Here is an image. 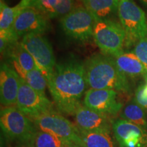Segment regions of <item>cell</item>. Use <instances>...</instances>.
<instances>
[{"label":"cell","instance_id":"cell-1","mask_svg":"<svg viewBox=\"0 0 147 147\" xmlns=\"http://www.w3.org/2000/svg\"><path fill=\"white\" fill-rule=\"evenodd\" d=\"M48 88L58 111L65 115H74L87 87L84 63L72 58L57 63L47 77Z\"/></svg>","mask_w":147,"mask_h":147},{"label":"cell","instance_id":"cell-18","mask_svg":"<svg viewBox=\"0 0 147 147\" xmlns=\"http://www.w3.org/2000/svg\"><path fill=\"white\" fill-rule=\"evenodd\" d=\"M3 55L8 56L12 60V62L17 63L25 71H29L38 68L34 59L21 42H15L9 46Z\"/></svg>","mask_w":147,"mask_h":147},{"label":"cell","instance_id":"cell-21","mask_svg":"<svg viewBox=\"0 0 147 147\" xmlns=\"http://www.w3.org/2000/svg\"><path fill=\"white\" fill-rule=\"evenodd\" d=\"M81 147H117L112 132H87L80 131Z\"/></svg>","mask_w":147,"mask_h":147},{"label":"cell","instance_id":"cell-13","mask_svg":"<svg viewBox=\"0 0 147 147\" xmlns=\"http://www.w3.org/2000/svg\"><path fill=\"white\" fill-rule=\"evenodd\" d=\"M75 125L80 131L112 132L113 121L109 116L80 106L74 115Z\"/></svg>","mask_w":147,"mask_h":147},{"label":"cell","instance_id":"cell-23","mask_svg":"<svg viewBox=\"0 0 147 147\" xmlns=\"http://www.w3.org/2000/svg\"><path fill=\"white\" fill-rule=\"evenodd\" d=\"M75 8V0H60L59 3L49 18H57L61 19L63 16L70 13Z\"/></svg>","mask_w":147,"mask_h":147},{"label":"cell","instance_id":"cell-16","mask_svg":"<svg viewBox=\"0 0 147 147\" xmlns=\"http://www.w3.org/2000/svg\"><path fill=\"white\" fill-rule=\"evenodd\" d=\"M119 69L129 78H145L147 70L134 52H126L113 57Z\"/></svg>","mask_w":147,"mask_h":147},{"label":"cell","instance_id":"cell-3","mask_svg":"<svg viewBox=\"0 0 147 147\" xmlns=\"http://www.w3.org/2000/svg\"><path fill=\"white\" fill-rule=\"evenodd\" d=\"M0 125L7 138L16 143H34L39 130L28 117L13 106L1 110Z\"/></svg>","mask_w":147,"mask_h":147},{"label":"cell","instance_id":"cell-8","mask_svg":"<svg viewBox=\"0 0 147 147\" xmlns=\"http://www.w3.org/2000/svg\"><path fill=\"white\" fill-rule=\"evenodd\" d=\"M16 106L29 119L55 112L54 105L46 95L33 89L21 77Z\"/></svg>","mask_w":147,"mask_h":147},{"label":"cell","instance_id":"cell-25","mask_svg":"<svg viewBox=\"0 0 147 147\" xmlns=\"http://www.w3.org/2000/svg\"><path fill=\"white\" fill-rule=\"evenodd\" d=\"M133 52L147 70V37L142 38L135 44Z\"/></svg>","mask_w":147,"mask_h":147},{"label":"cell","instance_id":"cell-12","mask_svg":"<svg viewBox=\"0 0 147 147\" xmlns=\"http://www.w3.org/2000/svg\"><path fill=\"white\" fill-rule=\"evenodd\" d=\"M47 16L33 7L21 11L14 22V29L18 38L29 34H42L49 29Z\"/></svg>","mask_w":147,"mask_h":147},{"label":"cell","instance_id":"cell-32","mask_svg":"<svg viewBox=\"0 0 147 147\" xmlns=\"http://www.w3.org/2000/svg\"><path fill=\"white\" fill-rule=\"evenodd\" d=\"M78 1H82H82H83V0H78Z\"/></svg>","mask_w":147,"mask_h":147},{"label":"cell","instance_id":"cell-27","mask_svg":"<svg viewBox=\"0 0 147 147\" xmlns=\"http://www.w3.org/2000/svg\"><path fill=\"white\" fill-rule=\"evenodd\" d=\"M38 1V0H21V1L17 5L20 8L23 10L25 8H29V7H33Z\"/></svg>","mask_w":147,"mask_h":147},{"label":"cell","instance_id":"cell-9","mask_svg":"<svg viewBox=\"0 0 147 147\" xmlns=\"http://www.w3.org/2000/svg\"><path fill=\"white\" fill-rule=\"evenodd\" d=\"M21 43L33 57L38 68L47 78L53 72L57 64L49 40L42 34H29L22 38Z\"/></svg>","mask_w":147,"mask_h":147},{"label":"cell","instance_id":"cell-26","mask_svg":"<svg viewBox=\"0 0 147 147\" xmlns=\"http://www.w3.org/2000/svg\"><path fill=\"white\" fill-rule=\"evenodd\" d=\"M134 100L147 113V86L146 84L139 85L135 91Z\"/></svg>","mask_w":147,"mask_h":147},{"label":"cell","instance_id":"cell-28","mask_svg":"<svg viewBox=\"0 0 147 147\" xmlns=\"http://www.w3.org/2000/svg\"><path fill=\"white\" fill-rule=\"evenodd\" d=\"M14 147H35L34 143H16Z\"/></svg>","mask_w":147,"mask_h":147},{"label":"cell","instance_id":"cell-17","mask_svg":"<svg viewBox=\"0 0 147 147\" xmlns=\"http://www.w3.org/2000/svg\"><path fill=\"white\" fill-rule=\"evenodd\" d=\"M120 0H83L82 3L95 20H114Z\"/></svg>","mask_w":147,"mask_h":147},{"label":"cell","instance_id":"cell-19","mask_svg":"<svg viewBox=\"0 0 147 147\" xmlns=\"http://www.w3.org/2000/svg\"><path fill=\"white\" fill-rule=\"evenodd\" d=\"M121 118L147 130V113L134 98L121 110Z\"/></svg>","mask_w":147,"mask_h":147},{"label":"cell","instance_id":"cell-14","mask_svg":"<svg viewBox=\"0 0 147 147\" xmlns=\"http://www.w3.org/2000/svg\"><path fill=\"white\" fill-rule=\"evenodd\" d=\"M20 85V76L13 67L2 63L0 67V99L4 107L16 104Z\"/></svg>","mask_w":147,"mask_h":147},{"label":"cell","instance_id":"cell-5","mask_svg":"<svg viewBox=\"0 0 147 147\" xmlns=\"http://www.w3.org/2000/svg\"><path fill=\"white\" fill-rule=\"evenodd\" d=\"M117 16L126 33L125 47L134 46L138 40L147 37L146 14L133 0H120Z\"/></svg>","mask_w":147,"mask_h":147},{"label":"cell","instance_id":"cell-22","mask_svg":"<svg viewBox=\"0 0 147 147\" xmlns=\"http://www.w3.org/2000/svg\"><path fill=\"white\" fill-rule=\"evenodd\" d=\"M71 142L61 138L55 134L38 130L34 140L35 147H65Z\"/></svg>","mask_w":147,"mask_h":147},{"label":"cell","instance_id":"cell-29","mask_svg":"<svg viewBox=\"0 0 147 147\" xmlns=\"http://www.w3.org/2000/svg\"><path fill=\"white\" fill-rule=\"evenodd\" d=\"M65 147H80V146H79L78 145L74 144V143L71 142V143H69V144L66 145Z\"/></svg>","mask_w":147,"mask_h":147},{"label":"cell","instance_id":"cell-2","mask_svg":"<svg viewBox=\"0 0 147 147\" xmlns=\"http://www.w3.org/2000/svg\"><path fill=\"white\" fill-rule=\"evenodd\" d=\"M87 84L91 89H110L122 95L131 93L129 78L121 71L113 57L95 54L84 63Z\"/></svg>","mask_w":147,"mask_h":147},{"label":"cell","instance_id":"cell-7","mask_svg":"<svg viewBox=\"0 0 147 147\" xmlns=\"http://www.w3.org/2000/svg\"><path fill=\"white\" fill-rule=\"evenodd\" d=\"M30 119L39 130L50 132L66 141L82 146L78 128L63 115L52 112Z\"/></svg>","mask_w":147,"mask_h":147},{"label":"cell","instance_id":"cell-4","mask_svg":"<svg viewBox=\"0 0 147 147\" xmlns=\"http://www.w3.org/2000/svg\"><path fill=\"white\" fill-rule=\"evenodd\" d=\"M93 38L104 55L115 57L124 53L126 33L115 20H96Z\"/></svg>","mask_w":147,"mask_h":147},{"label":"cell","instance_id":"cell-31","mask_svg":"<svg viewBox=\"0 0 147 147\" xmlns=\"http://www.w3.org/2000/svg\"><path fill=\"white\" fill-rule=\"evenodd\" d=\"M144 80H145V84H146V86H147V76L146 77V78H145Z\"/></svg>","mask_w":147,"mask_h":147},{"label":"cell","instance_id":"cell-11","mask_svg":"<svg viewBox=\"0 0 147 147\" xmlns=\"http://www.w3.org/2000/svg\"><path fill=\"white\" fill-rule=\"evenodd\" d=\"M113 133L119 147H147V130L123 119L113 121Z\"/></svg>","mask_w":147,"mask_h":147},{"label":"cell","instance_id":"cell-30","mask_svg":"<svg viewBox=\"0 0 147 147\" xmlns=\"http://www.w3.org/2000/svg\"><path fill=\"white\" fill-rule=\"evenodd\" d=\"M140 1H141L143 4L147 5V0H139Z\"/></svg>","mask_w":147,"mask_h":147},{"label":"cell","instance_id":"cell-15","mask_svg":"<svg viewBox=\"0 0 147 147\" xmlns=\"http://www.w3.org/2000/svg\"><path fill=\"white\" fill-rule=\"evenodd\" d=\"M22 9L18 5L10 7L3 0L0 1V37L10 44L18 42V38L14 29V22Z\"/></svg>","mask_w":147,"mask_h":147},{"label":"cell","instance_id":"cell-10","mask_svg":"<svg viewBox=\"0 0 147 147\" xmlns=\"http://www.w3.org/2000/svg\"><path fill=\"white\" fill-rule=\"evenodd\" d=\"M83 104L85 107L109 117L121 113L123 106L119 100L118 93L110 89H89L85 92Z\"/></svg>","mask_w":147,"mask_h":147},{"label":"cell","instance_id":"cell-24","mask_svg":"<svg viewBox=\"0 0 147 147\" xmlns=\"http://www.w3.org/2000/svg\"><path fill=\"white\" fill-rule=\"evenodd\" d=\"M59 1L60 0H38L33 8L37 9L47 17H49Z\"/></svg>","mask_w":147,"mask_h":147},{"label":"cell","instance_id":"cell-6","mask_svg":"<svg viewBox=\"0 0 147 147\" xmlns=\"http://www.w3.org/2000/svg\"><path fill=\"white\" fill-rule=\"evenodd\" d=\"M95 18L85 7L76 6L60 19L61 27L67 36L85 42L93 38Z\"/></svg>","mask_w":147,"mask_h":147},{"label":"cell","instance_id":"cell-20","mask_svg":"<svg viewBox=\"0 0 147 147\" xmlns=\"http://www.w3.org/2000/svg\"><path fill=\"white\" fill-rule=\"evenodd\" d=\"M12 63L13 68L16 71L18 74L23 78L30 87L42 94H45L46 88L48 87L47 78L42 74L39 68L33 69L32 71H25L22 69L17 63Z\"/></svg>","mask_w":147,"mask_h":147}]
</instances>
